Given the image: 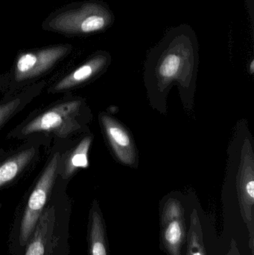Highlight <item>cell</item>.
Masks as SVG:
<instances>
[{
	"label": "cell",
	"mask_w": 254,
	"mask_h": 255,
	"mask_svg": "<svg viewBox=\"0 0 254 255\" xmlns=\"http://www.w3.org/2000/svg\"><path fill=\"white\" fill-rule=\"evenodd\" d=\"M71 50L70 44H58L20 54L16 60L15 79L22 82L42 74Z\"/></svg>",
	"instance_id": "9c48e42d"
},
{
	"label": "cell",
	"mask_w": 254,
	"mask_h": 255,
	"mask_svg": "<svg viewBox=\"0 0 254 255\" xmlns=\"http://www.w3.org/2000/svg\"><path fill=\"white\" fill-rule=\"evenodd\" d=\"M160 242L168 255H183L186 242L185 208L180 193H171L160 204Z\"/></svg>",
	"instance_id": "8992f818"
},
{
	"label": "cell",
	"mask_w": 254,
	"mask_h": 255,
	"mask_svg": "<svg viewBox=\"0 0 254 255\" xmlns=\"http://www.w3.org/2000/svg\"><path fill=\"white\" fill-rule=\"evenodd\" d=\"M199 64L198 37L192 26L182 23L170 28L148 52L144 83L152 109L167 114V97L176 86L187 112L193 109Z\"/></svg>",
	"instance_id": "6da1fadb"
},
{
	"label": "cell",
	"mask_w": 254,
	"mask_h": 255,
	"mask_svg": "<svg viewBox=\"0 0 254 255\" xmlns=\"http://www.w3.org/2000/svg\"><path fill=\"white\" fill-rule=\"evenodd\" d=\"M88 255H110L107 227L102 212L97 201L89 211L87 226Z\"/></svg>",
	"instance_id": "8fae6325"
},
{
	"label": "cell",
	"mask_w": 254,
	"mask_h": 255,
	"mask_svg": "<svg viewBox=\"0 0 254 255\" xmlns=\"http://www.w3.org/2000/svg\"><path fill=\"white\" fill-rule=\"evenodd\" d=\"M203 237L202 226L198 211L193 208L190 215V226L186 238V255H207Z\"/></svg>",
	"instance_id": "4fadbf2b"
},
{
	"label": "cell",
	"mask_w": 254,
	"mask_h": 255,
	"mask_svg": "<svg viewBox=\"0 0 254 255\" xmlns=\"http://www.w3.org/2000/svg\"><path fill=\"white\" fill-rule=\"evenodd\" d=\"M68 230L55 206L46 207L22 255H67Z\"/></svg>",
	"instance_id": "5b68a950"
},
{
	"label": "cell",
	"mask_w": 254,
	"mask_h": 255,
	"mask_svg": "<svg viewBox=\"0 0 254 255\" xmlns=\"http://www.w3.org/2000/svg\"><path fill=\"white\" fill-rule=\"evenodd\" d=\"M249 71L251 75H253L254 73V59H252L249 63Z\"/></svg>",
	"instance_id": "ac0fdd59"
},
{
	"label": "cell",
	"mask_w": 254,
	"mask_h": 255,
	"mask_svg": "<svg viewBox=\"0 0 254 255\" xmlns=\"http://www.w3.org/2000/svg\"><path fill=\"white\" fill-rule=\"evenodd\" d=\"M111 55L109 52L105 51L97 52L85 64L61 79L55 86V91L69 89L87 82L94 76H98L100 73L105 71L111 64Z\"/></svg>",
	"instance_id": "30bf717a"
},
{
	"label": "cell",
	"mask_w": 254,
	"mask_h": 255,
	"mask_svg": "<svg viewBox=\"0 0 254 255\" xmlns=\"http://www.w3.org/2000/svg\"><path fill=\"white\" fill-rule=\"evenodd\" d=\"M99 118L106 140L116 160L125 166L137 168L138 153L129 130L107 113H101Z\"/></svg>",
	"instance_id": "ba28073f"
},
{
	"label": "cell",
	"mask_w": 254,
	"mask_h": 255,
	"mask_svg": "<svg viewBox=\"0 0 254 255\" xmlns=\"http://www.w3.org/2000/svg\"><path fill=\"white\" fill-rule=\"evenodd\" d=\"M19 104H20V100L19 99H16L0 106V125L4 122L7 117L10 116L16 110Z\"/></svg>",
	"instance_id": "9a60e30c"
},
{
	"label": "cell",
	"mask_w": 254,
	"mask_h": 255,
	"mask_svg": "<svg viewBox=\"0 0 254 255\" xmlns=\"http://www.w3.org/2000/svg\"><path fill=\"white\" fill-rule=\"evenodd\" d=\"M35 154L34 148L21 151L0 165V187L14 179Z\"/></svg>",
	"instance_id": "7c38bea8"
},
{
	"label": "cell",
	"mask_w": 254,
	"mask_h": 255,
	"mask_svg": "<svg viewBox=\"0 0 254 255\" xmlns=\"http://www.w3.org/2000/svg\"><path fill=\"white\" fill-rule=\"evenodd\" d=\"M225 191L234 192L254 255V142L249 124L237 123L228 149Z\"/></svg>",
	"instance_id": "7a4b0ae2"
},
{
	"label": "cell",
	"mask_w": 254,
	"mask_h": 255,
	"mask_svg": "<svg viewBox=\"0 0 254 255\" xmlns=\"http://www.w3.org/2000/svg\"><path fill=\"white\" fill-rule=\"evenodd\" d=\"M81 106L82 102L79 100L57 106L25 126L22 133L27 135L34 132L52 131L61 137H66L71 132L80 128L76 115Z\"/></svg>",
	"instance_id": "52a82bcc"
},
{
	"label": "cell",
	"mask_w": 254,
	"mask_h": 255,
	"mask_svg": "<svg viewBox=\"0 0 254 255\" xmlns=\"http://www.w3.org/2000/svg\"><path fill=\"white\" fill-rule=\"evenodd\" d=\"M246 10L250 19L251 26H252V37L254 38V0H244Z\"/></svg>",
	"instance_id": "2e32d148"
},
{
	"label": "cell",
	"mask_w": 254,
	"mask_h": 255,
	"mask_svg": "<svg viewBox=\"0 0 254 255\" xmlns=\"http://www.w3.org/2000/svg\"><path fill=\"white\" fill-rule=\"evenodd\" d=\"M115 15L101 0H85L54 10L42 22V28L64 36H88L104 32L113 26Z\"/></svg>",
	"instance_id": "3957f363"
},
{
	"label": "cell",
	"mask_w": 254,
	"mask_h": 255,
	"mask_svg": "<svg viewBox=\"0 0 254 255\" xmlns=\"http://www.w3.org/2000/svg\"><path fill=\"white\" fill-rule=\"evenodd\" d=\"M226 255H241L239 251L238 246L235 240L232 239L231 245H230L229 251L228 252Z\"/></svg>",
	"instance_id": "e0dca14e"
},
{
	"label": "cell",
	"mask_w": 254,
	"mask_h": 255,
	"mask_svg": "<svg viewBox=\"0 0 254 255\" xmlns=\"http://www.w3.org/2000/svg\"><path fill=\"white\" fill-rule=\"evenodd\" d=\"M92 140V136H85L73 150L66 165V177L73 175L79 168L86 169L89 166L88 152H89Z\"/></svg>",
	"instance_id": "5bb4252c"
},
{
	"label": "cell",
	"mask_w": 254,
	"mask_h": 255,
	"mask_svg": "<svg viewBox=\"0 0 254 255\" xmlns=\"http://www.w3.org/2000/svg\"><path fill=\"white\" fill-rule=\"evenodd\" d=\"M59 159V153L55 154L30 195L19 223L15 225L14 229L12 231L11 251L14 255H22L39 219L46 208L55 182Z\"/></svg>",
	"instance_id": "277c9868"
}]
</instances>
